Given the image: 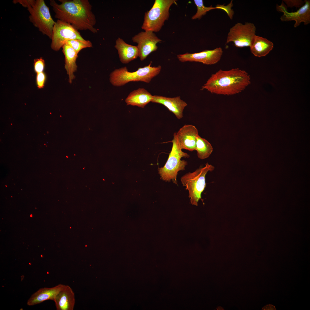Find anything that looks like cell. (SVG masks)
<instances>
[{
	"mask_svg": "<svg viewBox=\"0 0 310 310\" xmlns=\"http://www.w3.org/2000/svg\"><path fill=\"white\" fill-rule=\"evenodd\" d=\"M152 98L153 95L146 90L139 88L130 93L126 98L125 102L127 105L144 108L151 102Z\"/></svg>",
	"mask_w": 310,
	"mask_h": 310,
	"instance_id": "d6986e66",
	"label": "cell"
},
{
	"mask_svg": "<svg viewBox=\"0 0 310 310\" xmlns=\"http://www.w3.org/2000/svg\"><path fill=\"white\" fill-rule=\"evenodd\" d=\"M62 52L65 58V68L69 77V81L71 83L75 78L74 73L77 68L76 60L78 54L70 46L66 44L62 47Z\"/></svg>",
	"mask_w": 310,
	"mask_h": 310,
	"instance_id": "ac0fdd59",
	"label": "cell"
},
{
	"mask_svg": "<svg viewBox=\"0 0 310 310\" xmlns=\"http://www.w3.org/2000/svg\"><path fill=\"white\" fill-rule=\"evenodd\" d=\"M181 149L192 151L195 150L197 138L199 136L197 128L192 125H185L174 133Z\"/></svg>",
	"mask_w": 310,
	"mask_h": 310,
	"instance_id": "4fadbf2b",
	"label": "cell"
},
{
	"mask_svg": "<svg viewBox=\"0 0 310 310\" xmlns=\"http://www.w3.org/2000/svg\"><path fill=\"white\" fill-rule=\"evenodd\" d=\"M171 142L173 144L172 148L167 160L164 166L158 168V171L163 180L166 181L172 180L174 183L177 184V177L178 172L185 170L187 164L186 161L181 159L182 157L188 158L189 155L182 150L174 134Z\"/></svg>",
	"mask_w": 310,
	"mask_h": 310,
	"instance_id": "5b68a950",
	"label": "cell"
},
{
	"mask_svg": "<svg viewBox=\"0 0 310 310\" xmlns=\"http://www.w3.org/2000/svg\"><path fill=\"white\" fill-rule=\"evenodd\" d=\"M35 0H13V3H19L27 9L31 6L34 3Z\"/></svg>",
	"mask_w": 310,
	"mask_h": 310,
	"instance_id": "83f0119b",
	"label": "cell"
},
{
	"mask_svg": "<svg viewBox=\"0 0 310 310\" xmlns=\"http://www.w3.org/2000/svg\"><path fill=\"white\" fill-rule=\"evenodd\" d=\"M264 310H276L274 306L271 305H267L262 308Z\"/></svg>",
	"mask_w": 310,
	"mask_h": 310,
	"instance_id": "f1b7e54d",
	"label": "cell"
},
{
	"mask_svg": "<svg viewBox=\"0 0 310 310\" xmlns=\"http://www.w3.org/2000/svg\"><path fill=\"white\" fill-rule=\"evenodd\" d=\"M194 2L197 7V11L191 18L192 20L200 19L202 16L205 15L207 12L216 9L212 5L210 7L205 6L202 0H194Z\"/></svg>",
	"mask_w": 310,
	"mask_h": 310,
	"instance_id": "7402d4cb",
	"label": "cell"
},
{
	"mask_svg": "<svg viewBox=\"0 0 310 310\" xmlns=\"http://www.w3.org/2000/svg\"><path fill=\"white\" fill-rule=\"evenodd\" d=\"M65 285L59 284L51 288H40L32 294L27 302L29 306H33L48 300L54 301L56 297Z\"/></svg>",
	"mask_w": 310,
	"mask_h": 310,
	"instance_id": "9a60e30c",
	"label": "cell"
},
{
	"mask_svg": "<svg viewBox=\"0 0 310 310\" xmlns=\"http://www.w3.org/2000/svg\"><path fill=\"white\" fill-rule=\"evenodd\" d=\"M151 102L162 104L173 113L178 119L183 117V112L187 104L181 99L180 96L170 98L161 96L154 95Z\"/></svg>",
	"mask_w": 310,
	"mask_h": 310,
	"instance_id": "5bb4252c",
	"label": "cell"
},
{
	"mask_svg": "<svg viewBox=\"0 0 310 310\" xmlns=\"http://www.w3.org/2000/svg\"><path fill=\"white\" fill-rule=\"evenodd\" d=\"M30 217H32V214H30Z\"/></svg>",
	"mask_w": 310,
	"mask_h": 310,
	"instance_id": "f546056e",
	"label": "cell"
},
{
	"mask_svg": "<svg viewBox=\"0 0 310 310\" xmlns=\"http://www.w3.org/2000/svg\"><path fill=\"white\" fill-rule=\"evenodd\" d=\"M175 0H155L151 9L144 13L142 29L153 32L159 31L169 17V9Z\"/></svg>",
	"mask_w": 310,
	"mask_h": 310,
	"instance_id": "8992f818",
	"label": "cell"
},
{
	"mask_svg": "<svg viewBox=\"0 0 310 310\" xmlns=\"http://www.w3.org/2000/svg\"><path fill=\"white\" fill-rule=\"evenodd\" d=\"M132 40L137 44L139 57L141 61L145 59L152 52L158 49L157 44L162 41L154 33L151 31L141 32L135 35Z\"/></svg>",
	"mask_w": 310,
	"mask_h": 310,
	"instance_id": "30bf717a",
	"label": "cell"
},
{
	"mask_svg": "<svg viewBox=\"0 0 310 310\" xmlns=\"http://www.w3.org/2000/svg\"><path fill=\"white\" fill-rule=\"evenodd\" d=\"M233 4L232 1L227 5H224L218 4L215 6L216 9H222L227 14L230 19L232 20L234 13V12L232 7L233 6Z\"/></svg>",
	"mask_w": 310,
	"mask_h": 310,
	"instance_id": "cb8c5ba5",
	"label": "cell"
},
{
	"mask_svg": "<svg viewBox=\"0 0 310 310\" xmlns=\"http://www.w3.org/2000/svg\"><path fill=\"white\" fill-rule=\"evenodd\" d=\"M58 4L50 0V4L55 13V18L71 24L78 30H88L97 32L92 6L88 0H59Z\"/></svg>",
	"mask_w": 310,
	"mask_h": 310,
	"instance_id": "6da1fadb",
	"label": "cell"
},
{
	"mask_svg": "<svg viewBox=\"0 0 310 310\" xmlns=\"http://www.w3.org/2000/svg\"><path fill=\"white\" fill-rule=\"evenodd\" d=\"M195 150L198 158L204 159L208 157L212 152L213 148L211 144L206 140L198 137L196 142Z\"/></svg>",
	"mask_w": 310,
	"mask_h": 310,
	"instance_id": "44dd1931",
	"label": "cell"
},
{
	"mask_svg": "<svg viewBox=\"0 0 310 310\" xmlns=\"http://www.w3.org/2000/svg\"><path fill=\"white\" fill-rule=\"evenodd\" d=\"M256 28L253 23L238 22L230 29L226 43L232 42L236 47H250L254 40Z\"/></svg>",
	"mask_w": 310,
	"mask_h": 310,
	"instance_id": "9c48e42d",
	"label": "cell"
},
{
	"mask_svg": "<svg viewBox=\"0 0 310 310\" xmlns=\"http://www.w3.org/2000/svg\"><path fill=\"white\" fill-rule=\"evenodd\" d=\"M288 7L300 8L304 4V1L301 0H284L283 1Z\"/></svg>",
	"mask_w": 310,
	"mask_h": 310,
	"instance_id": "4316f807",
	"label": "cell"
},
{
	"mask_svg": "<svg viewBox=\"0 0 310 310\" xmlns=\"http://www.w3.org/2000/svg\"><path fill=\"white\" fill-rule=\"evenodd\" d=\"M276 8L277 11L283 13L280 18L281 21H294L295 22L294 25V28L298 26L302 22L305 25L310 23V0H305L304 4L294 12H288L287 7L283 1L280 5L276 4Z\"/></svg>",
	"mask_w": 310,
	"mask_h": 310,
	"instance_id": "8fae6325",
	"label": "cell"
},
{
	"mask_svg": "<svg viewBox=\"0 0 310 310\" xmlns=\"http://www.w3.org/2000/svg\"><path fill=\"white\" fill-rule=\"evenodd\" d=\"M33 65L34 71L36 73L43 72L45 68V63L42 57L35 59Z\"/></svg>",
	"mask_w": 310,
	"mask_h": 310,
	"instance_id": "d4e9b609",
	"label": "cell"
},
{
	"mask_svg": "<svg viewBox=\"0 0 310 310\" xmlns=\"http://www.w3.org/2000/svg\"><path fill=\"white\" fill-rule=\"evenodd\" d=\"M51 47L58 51L70 40L85 41L78 30L70 24L57 20L54 25Z\"/></svg>",
	"mask_w": 310,
	"mask_h": 310,
	"instance_id": "ba28073f",
	"label": "cell"
},
{
	"mask_svg": "<svg viewBox=\"0 0 310 310\" xmlns=\"http://www.w3.org/2000/svg\"><path fill=\"white\" fill-rule=\"evenodd\" d=\"M29 21L43 34L51 39L55 22L52 18L49 7L44 0H35L28 8Z\"/></svg>",
	"mask_w": 310,
	"mask_h": 310,
	"instance_id": "52a82bcc",
	"label": "cell"
},
{
	"mask_svg": "<svg viewBox=\"0 0 310 310\" xmlns=\"http://www.w3.org/2000/svg\"><path fill=\"white\" fill-rule=\"evenodd\" d=\"M54 301L57 310H73L75 303L74 292L70 286L65 285Z\"/></svg>",
	"mask_w": 310,
	"mask_h": 310,
	"instance_id": "e0dca14e",
	"label": "cell"
},
{
	"mask_svg": "<svg viewBox=\"0 0 310 310\" xmlns=\"http://www.w3.org/2000/svg\"><path fill=\"white\" fill-rule=\"evenodd\" d=\"M273 47L272 42L266 38L256 35L250 48L251 53L255 56L261 57L268 54Z\"/></svg>",
	"mask_w": 310,
	"mask_h": 310,
	"instance_id": "ffe728a7",
	"label": "cell"
},
{
	"mask_svg": "<svg viewBox=\"0 0 310 310\" xmlns=\"http://www.w3.org/2000/svg\"><path fill=\"white\" fill-rule=\"evenodd\" d=\"M151 62L148 65L139 67L133 72L128 71L124 67L115 69L110 75V83L113 86L119 87L131 82L141 81L150 83L152 79L160 73L161 66L152 67Z\"/></svg>",
	"mask_w": 310,
	"mask_h": 310,
	"instance_id": "3957f363",
	"label": "cell"
},
{
	"mask_svg": "<svg viewBox=\"0 0 310 310\" xmlns=\"http://www.w3.org/2000/svg\"><path fill=\"white\" fill-rule=\"evenodd\" d=\"M46 78V74L43 72L37 73L36 82L37 87L38 89L43 88L44 86Z\"/></svg>",
	"mask_w": 310,
	"mask_h": 310,
	"instance_id": "484cf974",
	"label": "cell"
},
{
	"mask_svg": "<svg viewBox=\"0 0 310 310\" xmlns=\"http://www.w3.org/2000/svg\"><path fill=\"white\" fill-rule=\"evenodd\" d=\"M220 47L212 50H206L197 53H188L177 55V57L181 62H198L204 64L211 65L217 63L220 59L223 54Z\"/></svg>",
	"mask_w": 310,
	"mask_h": 310,
	"instance_id": "7c38bea8",
	"label": "cell"
},
{
	"mask_svg": "<svg viewBox=\"0 0 310 310\" xmlns=\"http://www.w3.org/2000/svg\"><path fill=\"white\" fill-rule=\"evenodd\" d=\"M66 44L71 46L78 54L84 48L92 47V44L89 40L83 41L77 40H70L67 42Z\"/></svg>",
	"mask_w": 310,
	"mask_h": 310,
	"instance_id": "603a6c76",
	"label": "cell"
},
{
	"mask_svg": "<svg viewBox=\"0 0 310 310\" xmlns=\"http://www.w3.org/2000/svg\"><path fill=\"white\" fill-rule=\"evenodd\" d=\"M115 47L118 51L120 60L123 63H128L139 57V51L137 46L128 44L119 37L116 40Z\"/></svg>",
	"mask_w": 310,
	"mask_h": 310,
	"instance_id": "2e32d148",
	"label": "cell"
},
{
	"mask_svg": "<svg viewBox=\"0 0 310 310\" xmlns=\"http://www.w3.org/2000/svg\"><path fill=\"white\" fill-rule=\"evenodd\" d=\"M214 167L207 163L205 166L196 169L194 171L188 173L181 177V182L188 190L191 204L197 206L201 198V194L206 186V176L209 171L214 169Z\"/></svg>",
	"mask_w": 310,
	"mask_h": 310,
	"instance_id": "277c9868",
	"label": "cell"
},
{
	"mask_svg": "<svg viewBox=\"0 0 310 310\" xmlns=\"http://www.w3.org/2000/svg\"><path fill=\"white\" fill-rule=\"evenodd\" d=\"M250 80L248 73L239 68L220 69L212 75L202 90L217 94L232 95L244 90L250 84Z\"/></svg>",
	"mask_w": 310,
	"mask_h": 310,
	"instance_id": "7a4b0ae2",
	"label": "cell"
}]
</instances>
